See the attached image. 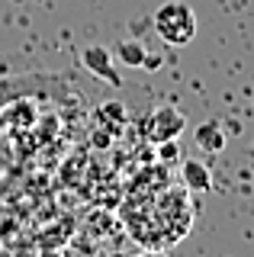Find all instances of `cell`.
Here are the masks:
<instances>
[{
	"label": "cell",
	"mask_w": 254,
	"mask_h": 257,
	"mask_svg": "<svg viewBox=\"0 0 254 257\" xmlns=\"http://www.w3.org/2000/svg\"><path fill=\"white\" fill-rule=\"evenodd\" d=\"M152 26L168 45L180 48V45H190L196 39V13L184 0H168V4H161L155 10Z\"/></svg>",
	"instance_id": "1"
},
{
	"label": "cell",
	"mask_w": 254,
	"mask_h": 257,
	"mask_svg": "<svg viewBox=\"0 0 254 257\" xmlns=\"http://www.w3.org/2000/svg\"><path fill=\"white\" fill-rule=\"evenodd\" d=\"M65 87L58 74H20V77H0V109H7L13 100L23 96H45Z\"/></svg>",
	"instance_id": "2"
},
{
	"label": "cell",
	"mask_w": 254,
	"mask_h": 257,
	"mask_svg": "<svg viewBox=\"0 0 254 257\" xmlns=\"http://www.w3.org/2000/svg\"><path fill=\"white\" fill-rule=\"evenodd\" d=\"M187 128V116L180 112L177 106L164 103V106H155V112L148 116V139L155 145L158 142H171V139H180Z\"/></svg>",
	"instance_id": "3"
},
{
	"label": "cell",
	"mask_w": 254,
	"mask_h": 257,
	"mask_svg": "<svg viewBox=\"0 0 254 257\" xmlns=\"http://www.w3.org/2000/svg\"><path fill=\"white\" fill-rule=\"evenodd\" d=\"M81 64L97 80H103V84L122 87V77H119V71H116V64H113V52H109V48H103V45H84L81 48Z\"/></svg>",
	"instance_id": "4"
},
{
	"label": "cell",
	"mask_w": 254,
	"mask_h": 257,
	"mask_svg": "<svg viewBox=\"0 0 254 257\" xmlns=\"http://www.w3.org/2000/svg\"><path fill=\"white\" fill-rule=\"evenodd\" d=\"M193 142L196 148L203 151V155H222L225 151V128H222V122H216V119H206V122H200L193 128Z\"/></svg>",
	"instance_id": "5"
},
{
	"label": "cell",
	"mask_w": 254,
	"mask_h": 257,
	"mask_svg": "<svg viewBox=\"0 0 254 257\" xmlns=\"http://www.w3.org/2000/svg\"><path fill=\"white\" fill-rule=\"evenodd\" d=\"M180 177H184V187L190 193H209L212 190V171L196 158H190V161L180 164Z\"/></svg>",
	"instance_id": "6"
},
{
	"label": "cell",
	"mask_w": 254,
	"mask_h": 257,
	"mask_svg": "<svg viewBox=\"0 0 254 257\" xmlns=\"http://www.w3.org/2000/svg\"><path fill=\"white\" fill-rule=\"evenodd\" d=\"M109 52H113L116 58L125 64V68H142V64H145L148 48H145V42H142V39H119V42L109 48Z\"/></svg>",
	"instance_id": "7"
},
{
	"label": "cell",
	"mask_w": 254,
	"mask_h": 257,
	"mask_svg": "<svg viewBox=\"0 0 254 257\" xmlns=\"http://www.w3.org/2000/svg\"><path fill=\"white\" fill-rule=\"evenodd\" d=\"M97 116H100V119H116V125H122V122H125V109H122V103H103Z\"/></svg>",
	"instance_id": "8"
},
{
	"label": "cell",
	"mask_w": 254,
	"mask_h": 257,
	"mask_svg": "<svg viewBox=\"0 0 254 257\" xmlns=\"http://www.w3.org/2000/svg\"><path fill=\"white\" fill-rule=\"evenodd\" d=\"M177 139H171V142H158V158H161V164H174L177 161Z\"/></svg>",
	"instance_id": "9"
},
{
	"label": "cell",
	"mask_w": 254,
	"mask_h": 257,
	"mask_svg": "<svg viewBox=\"0 0 254 257\" xmlns=\"http://www.w3.org/2000/svg\"><path fill=\"white\" fill-rule=\"evenodd\" d=\"M142 68L158 71V68H161V55H145V64H142Z\"/></svg>",
	"instance_id": "10"
},
{
	"label": "cell",
	"mask_w": 254,
	"mask_h": 257,
	"mask_svg": "<svg viewBox=\"0 0 254 257\" xmlns=\"http://www.w3.org/2000/svg\"><path fill=\"white\" fill-rule=\"evenodd\" d=\"M113 257H136V254H113Z\"/></svg>",
	"instance_id": "11"
},
{
	"label": "cell",
	"mask_w": 254,
	"mask_h": 257,
	"mask_svg": "<svg viewBox=\"0 0 254 257\" xmlns=\"http://www.w3.org/2000/svg\"><path fill=\"white\" fill-rule=\"evenodd\" d=\"M148 257H168V254H148Z\"/></svg>",
	"instance_id": "12"
}]
</instances>
